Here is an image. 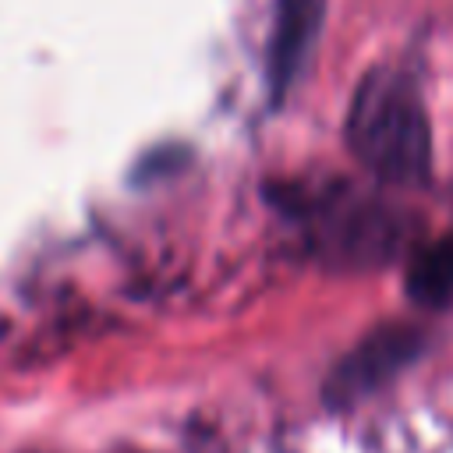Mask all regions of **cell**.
Masks as SVG:
<instances>
[{"label": "cell", "mask_w": 453, "mask_h": 453, "mask_svg": "<svg viewBox=\"0 0 453 453\" xmlns=\"http://www.w3.org/2000/svg\"><path fill=\"white\" fill-rule=\"evenodd\" d=\"M347 142L379 180H428L432 131L418 88L403 71L375 67L361 78L347 113Z\"/></svg>", "instance_id": "1"}, {"label": "cell", "mask_w": 453, "mask_h": 453, "mask_svg": "<svg viewBox=\"0 0 453 453\" xmlns=\"http://www.w3.org/2000/svg\"><path fill=\"white\" fill-rule=\"evenodd\" d=\"M425 350V333L414 326H379L372 329L326 379V400L333 407L357 403L361 396L382 389L403 368H411Z\"/></svg>", "instance_id": "2"}, {"label": "cell", "mask_w": 453, "mask_h": 453, "mask_svg": "<svg viewBox=\"0 0 453 453\" xmlns=\"http://www.w3.org/2000/svg\"><path fill=\"white\" fill-rule=\"evenodd\" d=\"M326 18V0H280L276 25L269 39V85L273 96H283L308 67V57L319 42Z\"/></svg>", "instance_id": "3"}, {"label": "cell", "mask_w": 453, "mask_h": 453, "mask_svg": "<svg viewBox=\"0 0 453 453\" xmlns=\"http://www.w3.org/2000/svg\"><path fill=\"white\" fill-rule=\"evenodd\" d=\"M347 216H340L329 226V248L336 251L340 262H354V265H375L393 251L396 241V226L386 216V209H372V205H357V209H343Z\"/></svg>", "instance_id": "4"}, {"label": "cell", "mask_w": 453, "mask_h": 453, "mask_svg": "<svg viewBox=\"0 0 453 453\" xmlns=\"http://www.w3.org/2000/svg\"><path fill=\"white\" fill-rule=\"evenodd\" d=\"M407 294L425 308L453 304V234L425 244L407 265Z\"/></svg>", "instance_id": "5"}]
</instances>
